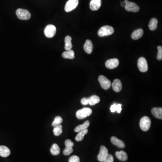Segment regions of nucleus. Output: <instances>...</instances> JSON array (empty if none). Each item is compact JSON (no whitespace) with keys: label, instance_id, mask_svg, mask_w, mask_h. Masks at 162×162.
<instances>
[{"label":"nucleus","instance_id":"nucleus-2","mask_svg":"<svg viewBox=\"0 0 162 162\" xmlns=\"http://www.w3.org/2000/svg\"><path fill=\"white\" fill-rule=\"evenodd\" d=\"M92 113V109L90 108H84L79 110L76 113V117L79 119H84L90 116Z\"/></svg>","mask_w":162,"mask_h":162},{"label":"nucleus","instance_id":"nucleus-20","mask_svg":"<svg viewBox=\"0 0 162 162\" xmlns=\"http://www.w3.org/2000/svg\"><path fill=\"white\" fill-rule=\"evenodd\" d=\"M115 154H116V157L119 160L122 161H126L127 160L128 156H127V154L124 151H117Z\"/></svg>","mask_w":162,"mask_h":162},{"label":"nucleus","instance_id":"nucleus-33","mask_svg":"<svg viewBox=\"0 0 162 162\" xmlns=\"http://www.w3.org/2000/svg\"><path fill=\"white\" fill-rule=\"evenodd\" d=\"M114 159L113 155L110 154H109L106 159H105L103 162H114Z\"/></svg>","mask_w":162,"mask_h":162},{"label":"nucleus","instance_id":"nucleus-30","mask_svg":"<svg viewBox=\"0 0 162 162\" xmlns=\"http://www.w3.org/2000/svg\"><path fill=\"white\" fill-rule=\"evenodd\" d=\"M158 55H157V60H162V46H159L158 47Z\"/></svg>","mask_w":162,"mask_h":162},{"label":"nucleus","instance_id":"nucleus-25","mask_svg":"<svg viewBox=\"0 0 162 162\" xmlns=\"http://www.w3.org/2000/svg\"><path fill=\"white\" fill-rule=\"evenodd\" d=\"M158 23V20L156 18H152L149 23V29L151 31L155 30L157 29Z\"/></svg>","mask_w":162,"mask_h":162},{"label":"nucleus","instance_id":"nucleus-4","mask_svg":"<svg viewBox=\"0 0 162 162\" xmlns=\"http://www.w3.org/2000/svg\"><path fill=\"white\" fill-rule=\"evenodd\" d=\"M151 124V122L149 117L144 116L141 118L140 121V127L142 131L146 132L150 129Z\"/></svg>","mask_w":162,"mask_h":162},{"label":"nucleus","instance_id":"nucleus-37","mask_svg":"<svg viewBox=\"0 0 162 162\" xmlns=\"http://www.w3.org/2000/svg\"><path fill=\"white\" fill-rule=\"evenodd\" d=\"M121 6L125 8V7L126 6L125 1H121Z\"/></svg>","mask_w":162,"mask_h":162},{"label":"nucleus","instance_id":"nucleus-8","mask_svg":"<svg viewBox=\"0 0 162 162\" xmlns=\"http://www.w3.org/2000/svg\"><path fill=\"white\" fill-rule=\"evenodd\" d=\"M78 0H68L65 5L64 10L66 12H70L76 8L78 5Z\"/></svg>","mask_w":162,"mask_h":162},{"label":"nucleus","instance_id":"nucleus-28","mask_svg":"<svg viewBox=\"0 0 162 162\" xmlns=\"http://www.w3.org/2000/svg\"><path fill=\"white\" fill-rule=\"evenodd\" d=\"M62 122H63V119L61 117L56 116L55 118V119H54L53 122L52 123V125L53 127H55L59 125H60Z\"/></svg>","mask_w":162,"mask_h":162},{"label":"nucleus","instance_id":"nucleus-11","mask_svg":"<svg viewBox=\"0 0 162 162\" xmlns=\"http://www.w3.org/2000/svg\"><path fill=\"white\" fill-rule=\"evenodd\" d=\"M119 63V60L116 58L110 59L105 62V66L107 68L112 70L117 68Z\"/></svg>","mask_w":162,"mask_h":162},{"label":"nucleus","instance_id":"nucleus-1","mask_svg":"<svg viewBox=\"0 0 162 162\" xmlns=\"http://www.w3.org/2000/svg\"><path fill=\"white\" fill-rule=\"evenodd\" d=\"M114 29L110 26L106 25L102 27L98 31V36L100 37L108 36L114 33Z\"/></svg>","mask_w":162,"mask_h":162},{"label":"nucleus","instance_id":"nucleus-32","mask_svg":"<svg viewBox=\"0 0 162 162\" xmlns=\"http://www.w3.org/2000/svg\"><path fill=\"white\" fill-rule=\"evenodd\" d=\"M65 145L66 147L73 148V146H74V143L70 139H68L65 141Z\"/></svg>","mask_w":162,"mask_h":162},{"label":"nucleus","instance_id":"nucleus-24","mask_svg":"<svg viewBox=\"0 0 162 162\" xmlns=\"http://www.w3.org/2000/svg\"><path fill=\"white\" fill-rule=\"evenodd\" d=\"M88 132V130L87 129L81 131L78 134V135L76 136L75 137V140L77 141H81L83 140L84 137L85 135H86Z\"/></svg>","mask_w":162,"mask_h":162},{"label":"nucleus","instance_id":"nucleus-29","mask_svg":"<svg viewBox=\"0 0 162 162\" xmlns=\"http://www.w3.org/2000/svg\"><path fill=\"white\" fill-rule=\"evenodd\" d=\"M73 151L72 147H66L64 150L63 153L65 155H69L73 153Z\"/></svg>","mask_w":162,"mask_h":162},{"label":"nucleus","instance_id":"nucleus-31","mask_svg":"<svg viewBox=\"0 0 162 162\" xmlns=\"http://www.w3.org/2000/svg\"><path fill=\"white\" fill-rule=\"evenodd\" d=\"M69 162H80V159L78 156H72L69 159Z\"/></svg>","mask_w":162,"mask_h":162},{"label":"nucleus","instance_id":"nucleus-27","mask_svg":"<svg viewBox=\"0 0 162 162\" xmlns=\"http://www.w3.org/2000/svg\"><path fill=\"white\" fill-rule=\"evenodd\" d=\"M62 132H63V130H62V126L61 125H59L54 127L53 133L55 136H60L62 134Z\"/></svg>","mask_w":162,"mask_h":162},{"label":"nucleus","instance_id":"nucleus-22","mask_svg":"<svg viewBox=\"0 0 162 162\" xmlns=\"http://www.w3.org/2000/svg\"><path fill=\"white\" fill-rule=\"evenodd\" d=\"M62 57L64 59H74L75 58L74 52L72 50L64 52L62 54Z\"/></svg>","mask_w":162,"mask_h":162},{"label":"nucleus","instance_id":"nucleus-12","mask_svg":"<svg viewBox=\"0 0 162 162\" xmlns=\"http://www.w3.org/2000/svg\"><path fill=\"white\" fill-rule=\"evenodd\" d=\"M101 3V0H91L90 3V7L92 11H97L100 8Z\"/></svg>","mask_w":162,"mask_h":162},{"label":"nucleus","instance_id":"nucleus-9","mask_svg":"<svg viewBox=\"0 0 162 162\" xmlns=\"http://www.w3.org/2000/svg\"><path fill=\"white\" fill-rule=\"evenodd\" d=\"M98 80L100 85L104 89L108 90L110 88L111 83L110 81L108 80L107 78H106L103 75H100L98 78Z\"/></svg>","mask_w":162,"mask_h":162},{"label":"nucleus","instance_id":"nucleus-35","mask_svg":"<svg viewBox=\"0 0 162 162\" xmlns=\"http://www.w3.org/2000/svg\"><path fill=\"white\" fill-rule=\"evenodd\" d=\"M117 104L114 103V104L111 106L110 107V111L112 113H114L117 110Z\"/></svg>","mask_w":162,"mask_h":162},{"label":"nucleus","instance_id":"nucleus-19","mask_svg":"<svg viewBox=\"0 0 162 162\" xmlns=\"http://www.w3.org/2000/svg\"><path fill=\"white\" fill-rule=\"evenodd\" d=\"M72 37L70 36H67L65 37L64 39V42H65V46H64V49L66 51L70 50L73 48V45L72 44Z\"/></svg>","mask_w":162,"mask_h":162},{"label":"nucleus","instance_id":"nucleus-34","mask_svg":"<svg viewBox=\"0 0 162 162\" xmlns=\"http://www.w3.org/2000/svg\"><path fill=\"white\" fill-rule=\"evenodd\" d=\"M81 103L83 105H87L89 104L88 98H83L81 100Z\"/></svg>","mask_w":162,"mask_h":162},{"label":"nucleus","instance_id":"nucleus-3","mask_svg":"<svg viewBox=\"0 0 162 162\" xmlns=\"http://www.w3.org/2000/svg\"><path fill=\"white\" fill-rule=\"evenodd\" d=\"M16 15L21 20H29L30 19L31 14L29 11L23 9H18L16 11Z\"/></svg>","mask_w":162,"mask_h":162},{"label":"nucleus","instance_id":"nucleus-17","mask_svg":"<svg viewBox=\"0 0 162 162\" xmlns=\"http://www.w3.org/2000/svg\"><path fill=\"white\" fill-rule=\"evenodd\" d=\"M151 113L154 117L159 119H162V108H154L152 109Z\"/></svg>","mask_w":162,"mask_h":162},{"label":"nucleus","instance_id":"nucleus-23","mask_svg":"<svg viewBox=\"0 0 162 162\" xmlns=\"http://www.w3.org/2000/svg\"><path fill=\"white\" fill-rule=\"evenodd\" d=\"M89 104L90 105H94L100 101V98L98 96L93 95L88 98Z\"/></svg>","mask_w":162,"mask_h":162},{"label":"nucleus","instance_id":"nucleus-16","mask_svg":"<svg viewBox=\"0 0 162 162\" xmlns=\"http://www.w3.org/2000/svg\"><path fill=\"white\" fill-rule=\"evenodd\" d=\"M93 48V46L92 42L88 39L86 40L84 45V49L86 52L88 54H91L92 52Z\"/></svg>","mask_w":162,"mask_h":162},{"label":"nucleus","instance_id":"nucleus-10","mask_svg":"<svg viewBox=\"0 0 162 162\" xmlns=\"http://www.w3.org/2000/svg\"><path fill=\"white\" fill-rule=\"evenodd\" d=\"M108 150L105 146H101L100 151L98 156V159L100 162H104L108 155Z\"/></svg>","mask_w":162,"mask_h":162},{"label":"nucleus","instance_id":"nucleus-14","mask_svg":"<svg viewBox=\"0 0 162 162\" xmlns=\"http://www.w3.org/2000/svg\"><path fill=\"white\" fill-rule=\"evenodd\" d=\"M111 141L114 145H116L119 148H124L125 147V144L122 141L119 140L116 137H112L111 138Z\"/></svg>","mask_w":162,"mask_h":162},{"label":"nucleus","instance_id":"nucleus-7","mask_svg":"<svg viewBox=\"0 0 162 162\" xmlns=\"http://www.w3.org/2000/svg\"><path fill=\"white\" fill-rule=\"evenodd\" d=\"M56 32V27L52 24L46 26L44 30V34L48 38H52L55 36Z\"/></svg>","mask_w":162,"mask_h":162},{"label":"nucleus","instance_id":"nucleus-6","mask_svg":"<svg viewBox=\"0 0 162 162\" xmlns=\"http://www.w3.org/2000/svg\"><path fill=\"white\" fill-rule=\"evenodd\" d=\"M126 2L125 9L127 11L133 12H137L140 10V8L134 2H131L129 0H124Z\"/></svg>","mask_w":162,"mask_h":162},{"label":"nucleus","instance_id":"nucleus-21","mask_svg":"<svg viewBox=\"0 0 162 162\" xmlns=\"http://www.w3.org/2000/svg\"><path fill=\"white\" fill-rule=\"evenodd\" d=\"M89 121H88V120L86 121L83 124L78 126L74 129V132L78 133V132H80L81 131L86 129H88V127H89Z\"/></svg>","mask_w":162,"mask_h":162},{"label":"nucleus","instance_id":"nucleus-13","mask_svg":"<svg viewBox=\"0 0 162 162\" xmlns=\"http://www.w3.org/2000/svg\"><path fill=\"white\" fill-rule=\"evenodd\" d=\"M113 90L115 92H119L122 89V84L119 79H116L114 80L112 84Z\"/></svg>","mask_w":162,"mask_h":162},{"label":"nucleus","instance_id":"nucleus-18","mask_svg":"<svg viewBox=\"0 0 162 162\" xmlns=\"http://www.w3.org/2000/svg\"><path fill=\"white\" fill-rule=\"evenodd\" d=\"M144 33L143 30L141 29H139L134 31L132 33V38L133 40H137L141 38Z\"/></svg>","mask_w":162,"mask_h":162},{"label":"nucleus","instance_id":"nucleus-5","mask_svg":"<svg viewBox=\"0 0 162 162\" xmlns=\"http://www.w3.org/2000/svg\"><path fill=\"white\" fill-rule=\"evenodd\" d=\"M137 66L140 71L145 73L148 70V65L146 59L144 57H140L138 59Z\"/></svg>","mask_w":162,"mask_h":162},{"label":"nucleus","instance_id":"nucleus-15","mask_svg":"<svg viewBox=\"0 0 162 162\" xmlns=\"http://www.w3.org/2000/svg\"><path fill=\"white\" fill-rule=\"evenodd\" d=\"M11 154L10 149L5 145L0 146V156L2 157H8Z\"/></svg>","mask_w":162,"mask_h":162},{"label":"nucleus","instance_id":"nucleus-26","mask_svg":"<svg viewBox=\"0 0 162 162\" xmlns=\"http://www.w3.org/2000/svg\"><path fill=\"white\" fill-rule=\"evenodd\" d=\"M51 154L53 155H57L60 154V147L56 144H54L51 148Z\"/></svg>","mask_w":162,"mask_h":162},{"label":"nucleus","instance_id":"nucleus-36","mask_svg":"<svg viewBox=\"0 0 162 162\" xmlns=\"http://www.w3.org/2000/svg\"><path fill=\"white\" fill-rule=\"evenodd\" d=\"M122 104H117V110H116V111L117 112V113L118 114H120L121 113V110H122Z\"/></svg>","mask_w":162,"mask_h":162}]
</instances>
